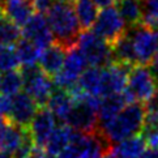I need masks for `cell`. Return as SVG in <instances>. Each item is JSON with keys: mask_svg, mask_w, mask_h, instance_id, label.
Listing matches in <instances>:
<instances>
[{"mask_svg": "<svg viewBox=\"0 0 158 158\" xmlns=\"http://www.w3.org/2000/svg\"><path fill=\"white\" fill-rule=\"evenodd\" d=\"M20 60L16 48L13 46H3L0 44V72L7 73L17 71L20 68Z\"/></svg>", "mask_w": 158, "mask_h": 158, "instance_id": "26", "label": "cell"}, {"mask_svg": "<svg viewBox=\"0 0 158 158\" xmlns=\"http://www.w3.org/2000/svg\"><path fill=\"white\" fill-rule=\"evenodd\" d=\"M20 72L22 75V80H24L25 92L35 101L39 109H43L44 106H47L54 90L56 89L54 78L46 75L38 64L30 67H21Z\"/></svg>", "mask_w": 158, "mask_h": 158, "instance_id": "4", "label": "cell"}, {"mask_svg": "<svg viewBox=\"0 0 158 158\" xmlns=\"http://www.w3.org/2000/svg\"><path fill=\"white\" fill-rule=\"evenodd\" d=\"M128 101L126 98V94H115V95H110V97H106L102 99L101 102V107L98 111V119H99V124H105L107 122H110L111 119L119 114V112L124 109L126 106H128Z\"/></svg>", "mask_w": 158, "mask_h": 158, "instance_id": "19", "label": "cell"}, {"mask_svg": "<svg viewBox=\"0 0 158 158\" xmlns=\"http://www.w3.org/2000/svg\"><path fill=\"white\" fill-rule=\"evenodd\" d=\"M0 158H13V156H10L8 153H3V152H0Z\"/></svg>", "mask_w": 158, "mask_h": 158, "instance_id": "34", "label": "cell"}, {"mask_svg": "<svg viewBox=\"0 0 158 158\" xmlns=\"http://www.w3.org/2000/svg\"><path fill=\"white\" fill-rule=\"evenodd\" d=\"M39 110L35 101L26 92H20L13 97V106L9 120L22 128H29Z\"/></svg>", "mask_w": 158, "mask_h": 158, "instance_id": "11", "label": "cell"}, {"mask_svg": "<svg viewBox=\"0 0 158 158\" xmlns=\"http://www.w3.org/2000/svg\"><path fill=\"white\" fill-rule=\"evenodd\" d=\"M47 21L51 27L55 43L60 44L67 51L77 46L81 26L71 2L56 0L52 8L47 13Z\"/></svg>", "mask_w": 158, "mask_h": 158, "instance_id": "2", "label": "cell"}, {"mask_svg": "<svg viewBox=\"0 0 158 158\" xmlns=\"http://www.w3.org/2000/svg\"><path fill=\"white\" fill-rule=\"evenodd\" d=\"M143 7V20L141 24L158 30V0H140Z\"/></svg>", "mask_w": 158, "mask_h": 158, "instance_id": "27", "label": "cell"}, {"mask_svg": "<svg viewBox=\"0 0 158 158\" xmlns=\"http://www.w3.org/2000/svg\"><path fill=\"white\" fill-rule=\"evenodd\" d=\"M93 31L110 46H114L123 35H126L127 25L122 19L118 8L109 7L103 8L99 12L98 19L93 26Z\"/></svg>", "mask_w": 158, "mask_h": 158, "instance_id": "7", "label": "cell"}, {"mask_svg": "<svg viewBox=\"0 0 158 158\" xmlns=\"http://www.w3.org/2000/svg\"><path fill=\"white\" fill-rule=\"evenodd\" d=\"M141 158H158V149L148 148L145 150V153L141 156Z\"/></svg>", "mask_w": 158, "mask_h": 158, "instance_id": "32", "label": "cell"}, {"mask_svg": "<svg viewBox=\"0 0 158 158\" xmlns=\"http://www.w3.org/2000/svg\"><path fill=\"white\" fill-rule=\"evenodd\" d=\"M12 106H13V97L7 94H0V118L9 120L10 112H12Z\"/></svg>", "mask_w": 158, "mask_h": 158, "instance_id": "29", "label": "cell"}, {"mask_svg": "<svg viewBox=\"0 0 158 158\" xmlns=\"http://www.w3.org/2000/svg\"><path fill=\"white\" fill-rule=\"evenodd\" d=\"M77 85L84 93L102 99L103 68H94V67H89V68L82 73V76L80 77Z\"/></svg>", "mask_w": 158, "mask_h": 158, "instance_id": "17", "label": "cell"}, {"mask_svg": "<svg viewBox=\"0 0 158 158\" xmlns=\"http://www.w3.org/2000/svg\"><path fill=\"white\" fill-rule=\"evenodd\" d=\"M24 88V80L22 75L19 71L7 72L2 76V85H0V93L15 97Z\"/></svg>", "mask_w": 158, "mask_h": 158, "instance_id": "25", "label": "cell"}, {"mask_svg": "<svg viewBox=\"0 0 158 158\" xmlns=\"http://www.w3.org/2000/svg\"><path fill=\"white\" fill-rule=\"evenodd\" d=\"M56 129V118L47 107L39 109L37 115L33 119L29 131L30 136L34 141V145L39 148H44L50 136Z\"/></svg>", "mask_w": 158, "mask_h": 158, "instance_id": "12", "label": "cell"}, {"mask_svg": "<svg viewBox=\"0 0 158 158\" xmlns=\"http://www.w3.org/2000/svg\"><path fill=\"white\" fill-rule=\"evenodd\" d=\"M30 2H33V0H30Z\"/></svg>", "mask_w": 158, "mask_h": 158, "instance_id": "38", "label": "cell"}, {"mask_svg": "<svg viewBox=\"0 0 158 158\" xmlns=\"http://www.w3.org/2000/svg\"><path fill=\"white\" fill-rule=\"evenodd\" d=\"M93 2L98 5V7H102V8H109V7H112V4L118 0H93Z\"/></svg>", "mask_w": 158, "mask_h": 158, "instance_id": "31", "label": "cell"}, {"mask_svg": "<svg viewBox=\"0 0 158 158\" xmlns=\"http://www.w3.org/2000/svg\"><path fill=\"white\" fill-rule=\"evenodd\" d=\"M4 2H5V0H4Z\"/></svg>", "mask_w": 158, "mask_h": 158, "instance_id": "39", "label": "cell"}, {"mask_svg": "<svg viewBox=\"0 0 158 158\" xmlns=\"http://www.w3.org/2000/svg\"><path fill=\"white\" fill-rule=\"evenodd\" d=\"M67 52L68 51L65 48L54 42L51 46H48L46 50L42 51L38 65L46 75H48L50 77H55L63 68Z\"/></svg>", "mask_w": 158, "mask_h": 158, "instance_id": "14", "label": "cell"}, {"mask_svg": "<svg viewBox=\"0 0 158 158\" xmlns=\"http://www.w3.org/2000/svg\"><path fill=\"white\" fill-rule=\"evenodd\" d=\"M82 31L94 26L98 19V5L93 0H71Z\"/></svg>", "mask_w": 158, "mask_h": 158, "instance_id": "18", "label": "cell"}, {"mask_svg": "<svg viewBox=\"0 0 158 158\" xmlns=\"http://www.w3.org/2000/svg\"><path fill=\"white\" fill-rule=\"evenodd\" d=\"M146 143L141 135L129 137L112 146V153L116 158H141L146 150Z\"/></svg>", "mask_w": 158, "mask_h": 158, "instance_id": "20", "label": "cell"}, {"mask_svg": "<svg viewBox=\"0 0 158 158\" xmlns=\"http://www.w3.org/2000/svg\"><path fill=\"white\" fill-rule=\"evenodd\" d=\"M2 7L4 17H7L20 27H24L35 12L33 2L30 0H5Z\"/></svg>", "mask_w": 158, "mask_h": 158, "instance_id": "13", "label": "cell"}, {"mask_svg": "<svg viewBox=\"0 0 158 158\" xmlns=\"http://www.w3.org/2000/svg\"><path fill=\"white\" fill-rule=\"evenodd\" d=\"M105 158H116V157H115V154L112 153V149H111L107 154H105Z\"/></svg>", "mask_w": 158, "mask_h": 158, "instance_id": "35", "label": "cell"}, {"mask_svg": "<svg viewBox=\"0 0 158 158\" xmlns=\"http://www.w3.org/2000/svg\"><path fill=\"white\" fill-rule=\"evenodd\" d=\"M22 30L20 26L13 24L7 17L0 19V44L3 46H13L21 41Z\"/></svg>", "mask_w": 158, "mask_h": 158, "instance_id": "24", "label": "cell"}, {"mask_svg": "<svg viewBox=\"0 0 158 158\" xmlns=\"http://www.w3.org/2000/svg\"><path fill=\"white\" fill-rule=\"evenodd\" d=\"M22 35L25 39L34 43L41 51L46 50L55 42L47 17L39 13H34L29 22L22 27Z\"/></svg>", "mask_w": 158, "mask_h": 158, "instance_id": "9", "label": "cell"}, {"mask_svg": "<svg viewBox=\"0 0 158 158\" xmlns=\"http://www.w3.org/2000/svg\"><path fill=\"white\" fill-rule=\"evenodd\" d=\"M30 137L29 128H22L0 118V152L13 156Z\"/></svg>", "mask_w": 158, "mask_h": 158, "instance_id": "10", "label": "cell"}, {"mask_svg": "<svg viewBox=\"0 0 158 158\" xmlns=\"http://www.w3.org/2000/svg\"><path fill=\"white\" fill-rule=\"evenodd\" d=\"M154 75L148 65H135L129 72L128 85L124 90L128 103L146 105L158 94Z\"/></svg>", "mask_w": 158, "mask_h": 158, "instance_id": "3", "label": "cell"}, {"mask_svg": "<svg viewBox=\"0 0 158 158\" xmlns=\"http://www.w3.org/2000/svg\"><path fill=\"white\" fill-rule=\"evenodd\" d=\"M157 33H158V31H157Z\"/></svg>", "mask_w": 158, "mask_h": 158, "instance_id": "41", "label": "cell"}, {"mask_svg": "<svg viewBox=\"0 0 158 158\" xmlns=\"http://www.w3.org/2000/svg\"><path fill=\"white\" fill-rule=\"evenodd\" d=\"M146 109L143 103H131L126 106L114 119L98 126V132L109 141L111 146L129 137L141 135L145 127Z\"/></svg>", "mask_w": 158, "mask_h": 158, "instance_id": "1", "label": "cell"}, {"mask_svg": "<svg viewBox=\"0 0 158 158\" xmlns=\"http://www.w3.org/2000/svg\"><path fill=\"white\" fill-rule=\"evenodd\" d=\"M128 34L132 39L137 65L150 64L158 54V33L140 24L128 29Z\"/></svg>", "mask_w": 158, "mask_h": 158, "instance_id": "6", "label": "cell"}, {"mask_svg": "<svg viewBox=\"0 0 158 158\" xmlns=\"http://www.w3.org/2000/svg\"><path fill=\"white\" fill-rule=\"evenodd\" d=\"M146 109V120L145 124L149 126H158V94L145 105Z\"/></svg>", "mask_w": 158, "mask_h": 158, "instance_id": "28", "label": "cell"}, {"mask_svg": "<svg viewBox=\"0 0 158 158\" xmlns=\"http://www.w3.org/2000/svg\"><path fill=\"white\" fill-rule=\"evenodd\" d=\"M112 47V56H114V61L118 63L126 64L129 67L137 65L136 61V55H135L132 39L128 34V30L126 33V35H123L119 41H118Z\"/></svg>", "mask_w": 158, "mask_h": 158, "instance_id": "21", "label": "cell"}, {"mask_svg": "<svg viewBox=\"0 0 158 158\" xmlns=\"http://www.w3.org/2000/svg\"><path fill=\"white\" fill-rule=\"evenodd\" d=\"M88 65L89 64L85 59V56L77 48V46L75 48L69 50L67 52V58H65L63 68L54 77L55 88L68 90L69 92L71 89H73L78 84V80L82 76V73L89 68Z\"/></svg>", "mask_w": 158, "mask_h": 158, "instance_id": "8", "label": "cell"}, {"mask_svg": "<svg viewBox=\"0 0 158 158\" xmlns=\"http://www.w3.org/2000/svg\"><path fill=\"white\" fill-rule=\"evenodd\" d=\"M118 10L126 25L131 29L141 24L143 20V7L140 0H119L118 2Z\"/></svg>", "mask_w": 158, "mask_h": 158, "instance_id": "22", "label": "cell"}, {"mask_svg": "<svg viewBox=\"0 0 158 158\" xmlns=\"http://www.w3.org/2000/svg\"><path fill=\"white\" fill-rule=\"evenodd\" d=\"M2 17H4V13H3V7L0 5V19H2Z\"/></svg>", "mask_w": 158, "mask_h": 158, "instance_id": "36", "label": "cell"}, {"mask_svg": "<svg viewBox=\"0 0 158 158\" xmlns=\"http://www.w3.org/2000/svg\"><path fill=\"white\" fill-rule=\"evenodd\" d=\"M152 72H153V75H154V78H156V81H157V85H158V54L156 55V58L153 59V61H152Z\"/></svg>", "mask_w": 158, "mask_h": 158, "instance_id": "33", "label": "cell"}, {"mask_svg": "<svg viewBox=\"0 0 158 158\" xmlns=\"http://www.w3.org/2000/svg\"><path fill=\"white\" fill-rule=\"evenodd\" d=\"M30 158H31V157H30Z\"/></svg>", "mask_w": 158, "mask_h": 158, "instance_id": "40", "label": "cell"}, {"mask_svg": "<svg viewBox=\"0 0 158 158\" xmlns=\"http://www.w3.org/2000/svg\"><path fill=\"white\" fill-rule=\"evenodd\" d=\"M73 135H75V131L71 127L65 126V124L56 127V129L52 132L46 145H44L46 154L48 157H54V158L59 157L71 145Z\"/></svg>", "mask_w": 158, "mask_h": 158, "instance_id": "16", "label": "cell"}, {"mask_svg": "<svg viewBox=\"0 0 158 158\" xmlns=\"http://www.w3.org/2000/svg\"><path fill=\"white\" fill-rule=\"evenodd\" d=\"M0 85H2V75H0Z\"/></svg>", "mask_w": 158, "mask_h": 158, "instance_id": "37", "label": "cell"}, {"mask_svg": "<svg viewBox=\"0 0 158 158\" xmlns=\"http://www.w3.org/2000/svg\"><path fill=\"white\" fill-rule=\"evenodd\" d=\"M77 48L85 56L88 64L94 68H105L114 61L112 47L94 31H82L78 37Z\"/></svg>", "mask_w": 158, "mask_h": 158, "instance_id": "5", "label": "cell"}, {"mask_svg": "<svg viewBox=\"0 0 158 158\" xmlns=\"http://www.w3.org/2000/svg\"><path fill=\"white\" fill-rule=\"evenodd\" d=\"M16 52H17L21 67L37 65V63H39L41 54H42V51L34 43H31L30 41H27L25 38H22L21 41L16 44Z\"/></svg>", "mask_w": 158, "mask_h": 158, "instance_id": "23", "label": "cell"}, {"mask_svg": "<svg viewBox=\"0 0 158 158\" xmlns=\"http://www.w3.org/2000/svg\"><path fill=\"white\" fill-rule=\"evenodd\" d=\"M73 106H75V99H73L68 90L55 89L47 103V109L54 114L56 120L65 123Z\"/></svg>", "mask_w": 158, "mask_h": 158, "instance_id": "15", "label": "cell"}, {"mask_svg": "<svg viewBox=\"0 0 158 158\" xmlns=\"http://www.w3.org/2000/svg\"><path fill=\"white\" fill-rule=\"evenodd\" d=\"M56 0H33V7H34L35 13L39 15H47L50 9L52 8Z\"/></svg>", "mask_w": 158, "mask_h": 158, "instance_id": "30", "label": "cell"}]
</instances>
